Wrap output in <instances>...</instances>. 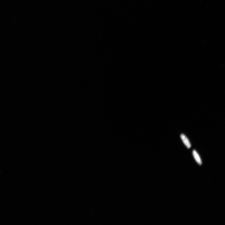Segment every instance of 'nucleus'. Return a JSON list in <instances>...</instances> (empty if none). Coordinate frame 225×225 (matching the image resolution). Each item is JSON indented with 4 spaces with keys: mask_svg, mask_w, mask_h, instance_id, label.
<instances>
[{
    "mask_svg": "<svg viewBox=\"0 0 225 225\" xmlns=\"http://www.w3.org/2000/svg\"><path fill=\"white\" fill-rule=\"evenodd\" d=\"M180 137L182 141L186 147L188 148H190L191 146V143L186 136L184 134H182L180 135Z\"/></svg>",
    "mask_w": 225,
    "mask_h": 225,
    "instance_id": "f257e3e1",
    "label": "nucleus"
},
{
    "mask_svg": "<svg viewBox=\"0 0 225 225\" xmlns=\"http://www.w3.org/2000/svg\"><path fill=\"white\" fill-rule=\"evenodd\" d=\"M193 156L199 165H201L202 164L201 158L197 151L194 150L193 151Z\"/></svg>",
    "mask_w": 225,
    "mask_h": 225,
    "instance_id": "f03ea898",
    "label": "nucleus"
}]
</instances>
